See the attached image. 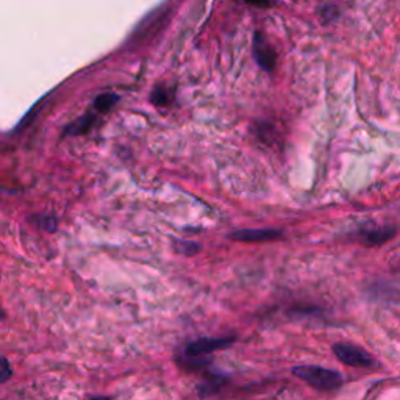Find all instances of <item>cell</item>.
<instances>
[{"label": "cell", "instance_id": "8992f818", "mask_svg": "<svg viewBox=\"0 0 400 400\" xmlns=\"http://www.w3.org/2000/svg\"><path fill=\"white\" fill-rule=\"evenodd\" d=\"M394 235H396L394 227H380V229L361 230L358 234V238L365 246L374 247V246H382L384 243H388Z\"/></svg>", "mask_w": 400, "mask_h": 400}, {"label": "cell", "instance_id": "277c9868", "mask_svg": "<svg viewBox=\"0 0 400 400\" xmlns=\"http://www.w3.org/2000/svg\"><path fill=\"white\" fill-rule=\"evenodd\" d=\"M281 236V230L277 229H252V230H238L230 234V239L241 243H263L272 241Z\"/></svg>", "mask_w": 400, "mask_h": 400}, {"label": "cell", "instance_id": "30bf717a", "mask_svg": "<svg viewBox=\"0 0 400 400\" xmlns=\"http://www.w3.org/2000/svg\"><path fill=\"white\" fill-rule=\"evenodd\" d=\"M171 100H172V92L169 90H166L164 86H159V88H155L154 92H152V102L158 107L169 105Z\"/></svg>", "mask_w": 400, "mask_h": 400}, {"label": "cell", "instance_id": "3957f363", "mask_svg": "<svg viewBox=\"0 0 400 400\" xmlns=\"http://www.w3.org/2000/svg\"><path fill=\"white\" fill-rule=\"evenodd\" d=\"M236 341L235 337L227 338H200L191 341L185 346L183 355L186 356H207L208 353L221 351L224 347L231 346Z\"/></svg>", "mask_w": 400, "mask_h": 400}, {"label": "cell", "instance_id": "7c38bea8", "mask_svg": "<svg viewBox=\"0 0 400 400\" xmlns=\"http://www.w3.org/2000/svg\"><path fill=\"white\" fill-rule=\"evenodd\" d=\"M35 222L38 224L41 229H44L46 231L56 230V221L52 216H38V217H35Z\"/></svg>", "mask_w": 400, "mask_h": 400}, {"label": "cell", "instance_id": "5b68a950", "mask_svg": "<svg viewBox=\"0 0 400 400\" xmlns=\"http://www.w3.org/2000/svg\"><path fill=\"white\" fill-rule=\"evenodd\" d=\"M253 55H255V60L265 71L271 72L274 69L277 56H275L274 49L267 44L261 35H255V40H253Z\"/></svg>", "mask_w": 400, "mask_h": 400}, {"label": "cell", "instance_id": "6da1fadb", "mask_svg": "<svg viewBox=\"0 0 400 400\" xmlns=\"http://www.w3.org/2000/svg\"><path fill=\"white\" fill-rule=\"evenodd\" d=\"M294 375H297L303 380L305 383H308L310 387L321 389V391H332L339 388L343 384V375H341L338 370L327 369L321 366H297L293 369Z\"/></svg>", "mask_w": 400, "mask_h": 400}, {"label": "cell", "instance_id": "52a82bcc", "mask_svg": "<svg viewBox=\"0 0 400 400\" xmlns=\"http://www.w3.org/2000/svg\"><path fill=\"white\" fill-rule=\"evenodd\" d=\"M225 383H227V377L222 375V374L208 375L205 382H202V383L198 384V394H199L200 399L212 397L213 394H216V392L224 387Z\"/></svg>", "mask_w": 400, "mask_h": 400}, {"label": "cell", "instance_id": "7a4b0ae2", "mask_svg": "<svg viewBox=\"0 0 400 400\" xmlns=\"http://www.w3.org/2000/svg\"><path fill=\"white\" fill-rule=\"evenodd\" d=\"M333 353L341 363H344V365L347 366H352V368L377 366L372 355H369L366 351H363L361 347H356L353 344H346V343L334 344Z\"/></svg>", "mask_w": 400, "mask_h": 400}, {"label": "cell", "instance_id": "5bb4252c", "mask_svg": "<svg viewBox=\"0 0 400 400\" xmlns=\"http://www.w3.org/2000/svg\"><path fill=\"white\" fill-rule=\"evenodd\" d=\"M247 4L255 5V6H271L272 0H246Z\"/></svg>", "mask_w": 400, "mask_h": 400}, {"label": "cell", "instance_id": "4fadbf2b", "mask_svg": "<svg viewBox=\"0 0 400 400\" xmlns=\"http://www.w3.org/2000/svg\"><path fill=\"white\" fill-rule=\"evenodd\" d=\"M11 374H13V369L10 368L8 360H6L5 356H4V358H2V370H0V375H2V383H5L6 380H8Z\"/></svg>", "mask_w": 400, "mask_h": 400}, {"label": "cell", "instance_id": "8fae6325", "mask_svg": "<svg viewBox=\"0 0 400 400\" xmlns=\"http://www.w3.org/2000/svg\"><path fill=\"white\" fill-rule=\"evenodd\" d=\"M176 250L185 257H193L200 250V246L194 241H185V239H181V241L176 243Z\"/></svg>", "mask_w": 400, "mask_h": 400}, {"label": "cell", "instance_id": "9a60e30c", "mask_svg": "<svg viewBox=\"0 0 400 400\" xmlns=\"http://www.w3.org/2000/svg\"><path fill=\"white\" fill-rule=\"evenodd\" d=\"M90 400H111V397H91Z\"/></svg>", "mask_w": 400, "mask_h": 400}, {"label": "cell", "instance_id": "9c48e42d", "mask_svg": "<svg viewBox=\"0 0 400 400\" xmlns=\"http://www.w3.org/2000/svg\"><path fill=\"white\" fill-rule=\"evenodd\" d=\"M119 102V96H116V94H102L96 100H94V108L99 113H107L108 110H111L114 107V104H118Z\"/></svg>", "mask_w": 400, "mask_h": 400}, {"label": "cell", "instance_id": "ba28073f", "mask_svg": "<svg viewBox=\"0 0 400 400\" xmlns=\"http://www.w3.org/2000/svg\"><path fill=\"white\" fill-rule=\"evenodd\" d=\"M94 122H96V114L83 116V118L77 119L74 123H71V126L66 128V135H80L88 132Z\"/></svg>", "mask_w": 400, "mask_h": 400}]
</instances>
